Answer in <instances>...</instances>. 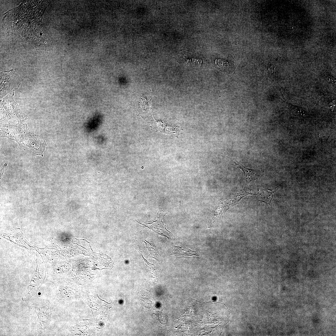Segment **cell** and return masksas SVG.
Listing matches in <instances>:
<instances>
[{
  "label": "cell",
  "mask_w": 336,
  "mask_h": 336,
  "mask_svg": "<svg viewBox=\"0 0 336 336\" xmlns=\"http://www.w3.org/2000/svg\"><path fill=\"white\" fill-rule=\"evenodd\" d=\"M28 308L33 310L38 316L39 321L38 335H42L49 326L52 309L48 305L40 307L30 306Z\"/></svg>",
  "instance_id": "obj_1"
},
{
  "label": "cell",
  "mask_w": 336,
  "mask_h": 336,
  "mask_svg": "<svg viewBox=\"0 0 336 336\" xmlns=\"http://www.w3.org/2000/svg\"><path fill=\"white\" fill-rule=\"evenodd\" d=\"M166 213H167L161 211L159 212L158 217L156 221H153L151 223L145 222L144 224H142L160 234L166 236H169V233L170 232L167 230L166 225L162 220L163 219V217Z\"/></svg>",
  "instance_id": "obj_2"
},
{
  "label": "cell",
  "mask_w": 336,
  "mask_h": 336,
  "mask_svg": "<svg viewBox=\"0 0 336 336\" xmlns=\"http://www.w3.org/2000/svg\"><path fill=\"white\" fill-rule=\"evenodd\" d=\"M174 254L179 258L191 257L194 255H197L194 251L189 249L180 246L175 247Z\"/></svg>",
  "instance_id": "obj_3"
},
{
  "label": "cell",
  "mask_w": 336,
  "mask_h": 336,
  "mask_svg": "<svg viewBox=\"0 0 336 336\" xmlns=\"http://www.w3.org/2000/svg\"><path fill=\"white\" fill-rule=\"evenodd\" d=\"M277 189H275L273 191L267 190L266 191H263L259 193L255 197L256 199H259L266 203L270 204V202L273 198V193L275 192Z\"/></svg>",
  "instance_id": "obj_4"
},
{
  "label": "cell",
  "mask_w": 336,
  "mask_h": 336,
  "mask_svg": "<svg viewBox=\"0 0 336 336\" xmlns=\"http://www.w3.org/2000/svg\"><path fill=\"white\" fill-rule=\"evenodd\" d=\"M291 107L293 110H295L296 112L298 114L302 115H305L306 114V111L302 109L300 107H296L294 106H292Z\"/></svg>",
  "instance_id": "obj_5"
}]
</instances>
